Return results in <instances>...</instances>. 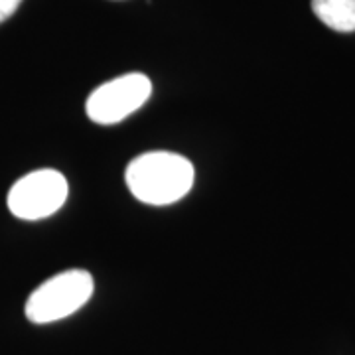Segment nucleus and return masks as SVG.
<instances>
[{"label": "nucleus", "mask_w": 355, "mask_h": 355, "mask_svg": "<svg viewBox=\"0 0 355 355\" xmlns=\"http://www.w3.org/2000/svg\"><path fill=\"white\" fill-rule=\"evenodd\" d=\"M125 180L130 193L148 205L180 202L193 186L196 172L188 158L174 153H146L127 166Z\"/></svg>", "instance_id": "nucleus-1"}, {"label": "nucleus", "mask_w": 355, "mask_h": 355, "mask_svg": "<svg viewBox=\"0 0 355 355\" xmlns=\"http://www.w3.org/2000/svg\"><path fill=\"white\" fill-rule=\"evenodd\" d=\"M95 288L87 270L71 268L40 284L26 302V318L34 324H50L71 316L87 304Z\"/></svg>", "instance_id": "nucleus-2"}, {"label": "nucleus", "mask_w": 355, "mask_h": 355, "mask_svg": "<svg viewBox=\"0 0 355 355\" xmlns=\"http://www.w3.org/2000/svg\"><path fill=\"white\" fill-rule=\"evenodd\" d=\"M69 186L62 172L44 168L20 178L8 191V209L12 216L36 221L53 216L67 200Z\"/></svg>", "instance_id": "nucleus-3"}, {"label": "nucleus", "mask_w": 355, "mask_h": 355, "mask_svg": "<svg viewBox=\"0 0 355 355\" xmlns=\"http://www.w3.org/2000/svg\"><path fill=\"white\" fill-rule=\"evenodd\" d=\"M153 83L144 73H127L103 83L89 95L85 111L97 125H116L150 99Z\"/></svg>", "instance_id": "nucleus-4"}, {"label": "nucleus", "mask_w": 355, "mask_h": 355, "mask_svg": "<svg viewBox=\"0 0 355 355\" xmlns=\"http://www.w3.org/2000/svg\"><path fill=\"white\" fill-rule=\"evenodd\" d=\"M316 18L336 32H355V0H312Z\"/></svg>", "instance_id": "nucleus-5"}, {"label": "nucleus", "mask_w": 355, "mask_h": 355, "mask_svg": "<svg viewBox=\"0 0 355 355\" xmlns=\"http://www.w3.org/2000/svg\"><path fill=\"white\" fill-rule=\"evenodd\" d=\"M20 4H22V0H0V24L6 22L18 10Z\"/></svg>", "instance_id": "nucleus-6"}]
</instances>
